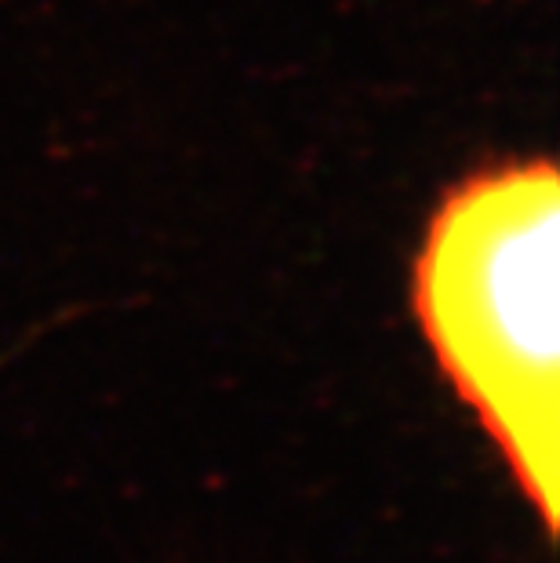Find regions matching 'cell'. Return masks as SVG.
<instances>
[{
    "label": "cell",
    "instance_id": "6da1fadb",
    "mask_svg": "<svg viewBox=\"0 0 560 563\" xmlns=\"http://www.w3.org/2000/svg\"><path fill=\"white\" fill-rule=\"evenodd\" d=\"M560 178L509 161L451 186L411 266L440 375L539 517H560Z\"/></svg>",
    "mask_w": 560,
    "mask_h": 563
}]
</instances>
